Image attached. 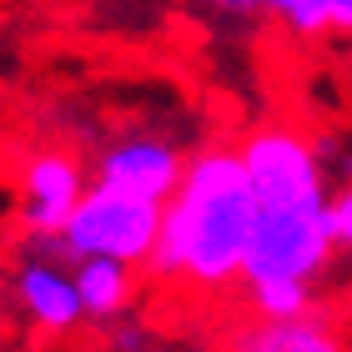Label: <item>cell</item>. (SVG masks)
<instances>
[{"label":"cell","mask_w":352,"mask_h":352,"mask_svg":"<svg viewBox=\"0 0 352 352\" xmlns=\"http://www.w3.org/2000/svg\"><path fill=\"white\" fill-rule=\"evenodd\" d=\"M252 227H257V197H252L242 151L212 141L197 156H186V176L162 206V236L146 267L162 282L221 292L242 282Z\"/></svg>","instance_id":"6da1fadb"},{"label":"cell","mask_w":352,"mask_h":352,"mask_svg":"<svg viewBox=\"0 0 352 352\" xmlns=\"http://www.w3.org/2000/svg\"><path fill=\"white\" fill-rule=\"evenodd\" d=\"M242 166L257 197V212H317L327 206V166L317 151V136H307L292 121H262L247 131Z\"/></svg>","instance_id":"7a4b0ae2"},{"label":"cell","mask_w":352,"mask_h":352,"mask_svg":"<svg viewBox=\"0 0 352 352\" xmlns=\"http://www.w3.org/2000/svg\"><path fill=\"white\" fill-rule=\"evenodd\" d=\"M156 236H162V206L156 201H136V197H121V191L91 186L76 206V217L66 221V232L56 236V247L71 262L141 267L151 262Z\"/></svg>","instance_id":"3957f363"},{"label":"cell","mask_w":352,"mask_h":352,"mask_svg":"<svg viewBox=\"0 0 352 352\" xmlns=\"http://www.w3.org/2000/svg\"><path fill=\"white\" fill-rule=\"evenodd\" d=\"M327 267H332L327 206H317V212H257L242 287H267V282L312 287Z\"/></svg>","instance_id":"277c9868"},{"label":"cell","mask_w":352,"mask_h":352,"mask_svg":"<svg viewBox=\"0 0 352 352\" xmlns=\"http://www.w3.org/2000/svg\"><path fill=\"white\" fill-rule=\"evenodd\" d=\"M86 191L91 171L81 166V156L66 146H41L21 162V176H15V217L36 242H51L66 232Z\"/></svg>","instance_id":"5b68a950"},{"label":"cell","mask_w":352,"mask_h":352,"mask_svg":"<svg viewBox=\"0 0 352 352\" xmlns=\"http://www.w3.org/2000/svg\"><path fill=\"white\" fill-rule=\"evenodd\" d=\"M182 176H186V151L176 141H166V136H116L96 151L91 186L166 206L176 197V186H182Z\"/></svg>","instance_id":"8992f818"},{"label":"cell","mask_w":352,"mask_h":352,"mask_svg":"<svg viewBox=\"0 0 352 352\" xmlns=\"http://www.w3.org/2000/svg\"><path fill=\"white\" fill-rule=\"evenodd\" d=\"M15 302H21V312L45 332H71L86 317L71 272L60 262H45V257H25L15 267Z\"/></svg>","instance_id":"52a82bcc"},{"label":"cell","mask_w":352,"mask_h":352,"mask_svg":"<svg viewBox=\"0 0 352 352\" xmlns=\"http://www.w3.org/2000/svg\"><path fill=\"white\" fill-rule=\"evenodd\" d=\"M227 352H342L338 327L322 312L292 317V322H242L227 332Z\"/></svg>","instance_id":"ba28073f"},{"label":"cell","mask_w":352,"mask_h":352,"mask_svg":"<svg viewBox=\"0 0 352 352\" xmlns=\"http://www.w3.org/2000/svg\"><path fill=\"white\" fill-rule=\"evenodd\" d=\"M71 282L81 297V312L96 322H116L136 302V267H121V262H76Z\"/></svg>","instance_id":"9c48e42d"},{"label":"cell","mask_w":352,"mask_h":352,"mask_svg":"<svg viewBox=\"0 0 352 352\" xmlns=\"http://www.w3.org/2000/svg\"><path fill=\"white\" fill-rule=\"evenodd\" d=\"M317 292L302 282H267V287H247V307L257 322H292V317L312 312Z\"/></svg>","instance_id":"30bf717a"},{"label":"cell","mask_w":352,"mask_h":352,"mask_svg":"<svg viewBox=\"0 0 352 352\" xmlns=\"http://www.w3.org/2000/svg\"><path fill=\"white\" fill-rule=\"evenodd\" d=\"M272 15H277L292 36H307V41L332 36V10H327V0H277Z\"/></svg>","instance_id":"8fae6325"},{"label":"cell","mask_w":352,"mask_h":352,"mask_svg":"<svg viewBox=\"0 0 352 352\" xmlns=\"http://www.w3.org/2000/svg\"><path fill=\"white\" fill-rule=\"evenodd\" d=\"M327 236L332 252H352V186H338L327 197Z\"/></svg>","instance_id":"7c38bea8"},{"label":"cell","mask_w":352,"mask_h":352,"mask_svg":"<svg viewBox=\"0 0 352 352\" xmlns=\"http://www.w3.org/2000/svg\"><path fill=\"white\" fill-rule=\"evenodd\" d=\"M111 347H116V352H146L151 347V332L141 327V322H121L116 338H111Z\"/></svg>","instance_id":"4fadbf2b"},{"label":"cell","mask_w":352,"mask_h":352,"mask_svg":"<svg viewBox=\"0 0 352 352\" xmlns=\"http://www.w3.org/2000/svg\"><path fill=\"white\" fill-rule=\"evenodd\" d=\"M327 10H332V30L352 36V0H327Z\"/></svg>","instance_id":"5bb4252c"}]
</instances>
